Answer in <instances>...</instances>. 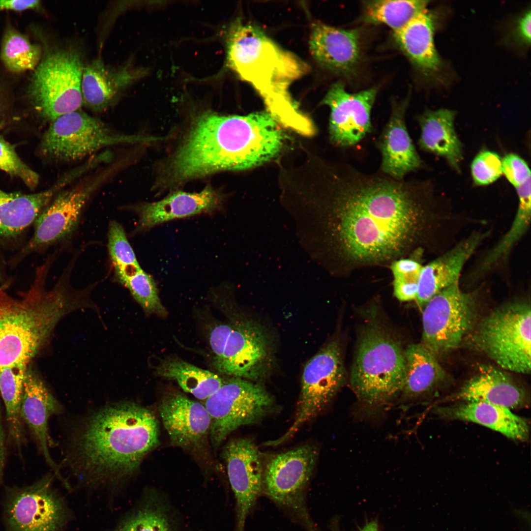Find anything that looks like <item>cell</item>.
<instances>
[{
	"label": "cell",
	"instance_id": "cell-1",
	"mask_svg": "<svg viewBox=\"0 0 531 531\" xmlns=\"http://www.w3.org/2000/svg\"><path fill=\"white\" fill-rule=\"evenodd\" d=\"M324 169L322 236L334 272L391 264L418 249L428 225L425 184L347 164Z\"/></svg>",
	"mask_w": 531,
	"mask_h": 531
},
{
	"label": "cell",
	"instance_id": "cell-2",
	"mask_svg": "<svg viewBox=\"0 0 531 531\" xmlns=\"http://www.w3.org/2000/svg\"><path fill=\"white\" fill-rule=\"evenodd\" d=\"M280 124L266 111L245 116L205 112L194 121L166 168V180L180 183L222 171L260 165L281 150Z\"/></svg>",
	"mask_w": 531,
	"mask_h": 531
},
{
	"label": "cell",
	"instance_id": "cell-3",
	"mask_svg": "<svg viewBox=\"0 0 531 531\" xmlns=\"http://www.w3.org/2000/svg\"><path fill=\"white\" fill-rule=\"evenodd\" d=\"M154 414L132 402L108 405L88 417L70 442V463L80 477L116 483L139 468L159 443Z\"/></svg>",
	"mask_w": 531,
	"mask_h": 531
},
{
	"label": "cell",
	"instance_id": "cell-4",
	"mask_svg": "<svg viewBox=\"0 0 531 531\" xmlns=\"http://www.w3.org/2000/svg\"><path fill=\"white\" fill-rule=\"evenodd\" d=\"M227 44L229 66L256 90L266 111L280 124L304 136L313 135L312 122L290 91L291 84L308 72L307 64L250 24L233 26Z\"/></svg>",
	"mask_w": 531,
	"mask_h": 531
},
{
	"label": "cell",
	"instance_id": "cell-5",
	"mask_svg": "<svg viewBox=\"0 0 531 531\" xmlns=\"http://www.w3.org/2000/svg\"><path fill=\"white\" fill-rule=\"evenodd\" d=\"M49 267L46 263L38 268L31 286L19 298L0 287V370L28 366L60 319L88 303L85 291L71 287L67 274L47 289Z\"/></svg>",
	"mask_w": 531,
	"mask_h": 531
},
{
	"label": "cell",
	"instance_id": "cell-6",
	"mask_svg": "<svg viewBox=\"0 0 531 531\" xmlns=\"http://www.w3.org/2000/svg\"><path fill=\"white\" fill-rule=\"evenodd\" d=\"M361 330L351 372V386L366 403H387L403 389L406 369L404 351L400 342L378 323L368 322Z\"/></svg>",
	"mask_w": 531,
	"mask_h": 531
},
{
	"label": "cell",
	"instance_id": "cell-7",
	"mask_svg": "<svg viewBox=\"0 0 531 531\" xmlns=\"http://www.w3.org/2000/svg\"><path fill=\"white\" fill-rule=\"evenodd\" d=\"M531 312L530 304L523 301L499 307L481 321L472 342L502 368L530 373Z\"/></svg>",
	"mask_w": 531,
	"mask_h": 531
},
{
	"label": "cell",
	"instance_id": "cell-8",
	"mask_svg": "<svg viewBox=\"0 0 531 531\" xmlns=\"http://www.w3.org/2000/svg\"><path fill=\"white\" fill-rule=\"evenodd\" d=\"M84 67L82 55L72 48L50 52L39 62L31 77L29 93L42 118L52 122L81 109Z\"/></svg>",
	"mask_w": 531,
	"mask_h": 531
},
{
	"label": "cell",
	"instance_id": "cell-9",
	"mask_svg": "<svg viewBox=\"0 0 531 531\" xmlns=\"http://www.w3.org/2000/svg\"><path fill=\"white\" fill-rule=\"evenodd\" d=\"M153 139L117 132L101 120L80 109L51 122L43 137L40 149L47 157L68 162L90 157L107 147Z\"/></svg>",
	"mask_w": 531,
	"mask_h": 531
},
{
	"label": "cell",
	"instance_id": "cell-10",
	"mask_svg": "<svg viewBox=\"0 0 531 531\" xmlns=\"http://www.w3.org/2000/svg\"><path fill=\"white\" fill-rule=\"evenodd\" d=\"M318 454L315 445H302L271 456L264 468L263 493L307 531H319L306 500Z\"/></svg>",
	"mask_w": 531,
	"mask_h": 531
},
{
	"label": "cell",
	"instance_id": "cell-11",
	"mask_svg": "<svg viewBox=\"0 0 531 531\" xmlns=\"http://www.w3.org/2000/svg\"><path fill=\"white\" fill-rule=\"evenodd\" d=\"M204 405L210 417L209 437L215 450L234 431L259 422L276 407L274 397L264 386L236 377L223 380Z\"/></svg>",
	"mask_w": 531,
	"mask_h": 531
},
{
	"label": "cell",
	"instance_id": "cell-12",
	"mask_svg": "<svg viewBox=\"0 0 531 531\" xmlns=\"http://www.w3.org/2000/svg\"><path fill=\"white\" fill-rule=\"evenodd\" d=\"M345 373L339 342L333 340L307 362L293 422L288 430L267 446L279 445L291 439L306 423L321 413L342 387Z\"/></svg>",
	"mask_w": 531,
	"mask_h": 531
},
{
	"label": "cell",
	"instance_id": "cell-13",
	"mask_svg": "<svg viewBox=\"0 0 531 531\" xmlns=\"http://www.w3.org/2000/svg\"><path fill=\"white\" fill-rule=\"evenodd\" d=\"M473 296L462 291L459 281L443 289L425 305L421 344L437 358L456 349L473 326Z\"/></svg>",
	"mask_w": 531,
	"mask_h": 531
},
{
	"label": "cell",
	"instance_id": "cell-14",
	"mask_svg": "<svg viewBox=\"0 0 531 531\" xmlns=\"http://www.w3.org/2000/svg\"><path fill=\"white\" fill-rule=\"evenodd\" d=\"M110 167L74 187L59 192L34 223L32 236L13 259L16 265L27 256L63 239L75 230L90 197L113 173Z\"/></svg>",
	"mask_w": 531,
	"mask_h": 531
},
{
	"label": "cell",
	"instance_id": "cell-15",
	"mask_svg": "<svg viewBox=\"0 0 531 531\" xmlns=\"http://www.w3.org/2000/svg\"><path fill=\"white\" fill-rule=\"evenodd\" d=\"M46 476L24 487L8 488L3 502L6 531H59L65 518L62 502Z\"/></svg>",
	"mask_w": 531,
	"mask_h": 531
},
{
	"label": "cell",
	"instance_id": "cell-16",
	"mask_svg": "<svg viewBox=\"0 0 531 531\" xmlns=\"http://www.w3.org/2000/svg\"><path fill=\"white\" fill-rule=\"evenodd\" d=\"M271 346L267 332L259 324L247 319L232 323L222 358L214 366L231 377L259 380L271 368Z\"/></svg>",
	"mask_w": 531,
	"mask_h": 531
},
{
	"label": "cell",
	"instance_id": "cell-17",
	"mask_svg": "<svg viewBox=\"0 0 531 531\" xmlns=\"http://www.w3.org/2000/svg\"><path fill=\"white\" fill-rule=\"evenodd\" d=\"M222 456L236 500L235 531H244L247 517L263 493L264 465L262 456L254 441L245 437L228 442Z\"/></svg>",
	"mask_w": 531,
	"mask_h": 531
},
{
	"label": "cell",
	"instance_id": "cell-18",
	"mask_svg": "<svg viewBox=\"0 0 531 531\" xmlns=\"http://www.w3.org/2000/svg\"><path fill=\"white\" fill-rule=\"evenodd\" d=\"M378 89L372 87L350 93L340 82L333 84L322 104L329 107L330 138L342 147L354 146L372 130L371 111Z\"/></svg>",
	"mask_w": 531,
	"mask_h": 531
},
{
	"label": "cell",
	"instance_id": "cell-19",
	"mask_svg": "<svg viewBox=\"0 0 531 531\" xmlns=\"http://www.w3.org/2000/svg\"><path fill=\"white\" fill-rule=\"evenodd\" d=\"M223 201L222 194L210 185L197 192H173L160 201L132 207L138 216L132 233L144 232L173 220L214 212L222 208Z\"/></svg>",
	"mask_w": 531,
	"mask_h": 531
},
{
	"label": "cell",
	"instance_id": "cell-20",
	"mask_svg": "<svg viewBox=\"0 0 531 531\" xmlns=\"http://www.w3.org/2000/svg\"><path fill=\"white\" fill-rule=\"evenodd\" d=\"M159 411L163 426L175 446L196 449L209 435L210 419L205 405L179 392L166 394Z\"/></svg>",
	"mask_w": 531,
	"mask_h": 531
},
{
	"label": "cell",
	"instance_id": "cell-21",
	"mask_svg": "<svg viewBox=\"0 0 531 531\" xmlns=\"http://www.w3.org/2000/svg\"><path fill=\"white\" fill-rule=\"evenodd\" d=\"M359 31L317 22L309 40L311 54L323 68L348 75L354 71L360 56Z\"/></svg>",
	"mask_w": 531,
	"mask_h": 531
},
{
	"label": "cell",
	"instance_id": "cell-22",
	"mask_svg": "<svg viewBox=\"0 0 531 531\" xmlns=\"http://www.w3.org/2000/svg\"><path fill=\"white\" fill-rule=\"evenodd\" d=\"M75 178L68 172L50 188L30 194L0 189V241H11L22 235L56 195Z\"/></svg>",
	"mask_w": 531,
	"mask_h": 531
},
{
	"label": "cell",
	"instance_id": "cell-23",
	"mask_svg": "<svg viewBox=\"0 0 531 531\" xmlns=\"http://www.w3.org/2000/svg\"><path fill=\"white\" fill-rule=\"evenodd\" d=\"M408 104V100L393 103L390 118L378 141L382 172L398 180L403 179L407 174L421 165L406 125Z\"/></svg>",
	"mask_w": 531,
	"mask_h": 531
},
{
	"label": "cell",
	"instance_id": "cell-24",
	"mask_svg": "<svg viewBox=\"0 0 531 531\" xmlns=\"http://www.w3.org/2000/svg\"><path fill=\"white\" fill-rule=\"evenodd\" d=\"M451 400L482 401L509 409L529 405L524 388L503 371L490 365H480L476 374L449 397Z\"/></svg>",
	"mask_w": 531,
	"mask_h": 531
},
{
	"label": "cell",
	"instance_id": "cell-25",
	"mask_svg": "<svg viewBox=\"0 0 531 531\" xmlns=\"http://www.w3.org/2000/svg\"><path fill=\"white\" fill-rule=\"evenodd\" d=\"M142 72L126 64L114 67L99 59L91 61L84 65L82 77L83 105L96 112L107 110Z\"/></svg>",
	"mask_w": 531,
	"mask_h": 531
},
{
	"label": "cell",
	"instance_id": "cell-26",
	"mask_svg": "<svg viewBox=\"0 0 531 531\" xmlns=\"http://www.w3.org/2000/svg\"><path fill=\"white\" fill-rule=\"evenodd\" d=\"M60 407L43 381L31 370L27 371L20 404V416L35 437L48 464L61 478L57 465L50 456L48 421L59 413Z\"/></svg>",
	"mask_w": 531,
	"mask_h": 531
},
{
	"label": "cell",
	"instance_id": "cell-27",
	"mask_svg": "<svg viewBox=\"0 0 531 531\" xmlns=\"http://www.w3.org/2000/svg\"><path fill=\"white\" fill-rule=\"evenodd\" d=\"M488 233H473L422 267L416 300L422 306L436 294L458 282L462 268Z\"/></svg>",
	"mask_w": 531,
	"mask_h": 531
},
{
	"label": "cell",
	"instance_id": "cell-28",
	"mask_svg": "<svg viewBox=\"0 0 531 531\" xmlns=\"http://www.w3.org/2000/svg\"><path fill=\"white\" fill-rule=\"evenodd\" d=\"M435 413L440 417L473 422L502 433L515 441H526L529 426L525 418L510 409L482 401H462L439 407Z\"/></svg>",
	"mask_w": 531,
	"mask_h": 531
},
{
	"label": "cell",
	"instance_id": "cell-29",
	"mask_svg": "<svg viewBox=\"0 0 531 531\" xmlns=\"http://www.w3.org/2000/svg\"><path fill=\"white\" fill-rule=\"evenodd\" d=\"M436 17L425 9L399 30L393 32L395 43L410 61L429 75L439 72L442 66L435 48L434 33Z\"/></svg>",
	"mask_w": 531,
	"mask_h": 531
},
{
	"label": "cell",
	"instance_id": "cell-30",
	"mask_svg": "<svg viewBox=\"0 0 531 531\" xmlns=\"http://www.w3.org/2000/svg\"><path fill=\"white\" fill-rule=\"evenodd\" d=\"M454 111H427L418 118L421 127L420 147L444 158L456 170L463 158L462 146L454 127Z\"/></svg>",
	"mask_w": 531,
	"mask_h": 531
},
{
	"label": "cell",
	"instance_id": "cell-31",
	"mask_svg": "<svg viewBox=\"0 0 531 531\" xmlns=\"http://www.w3.org/2000/svg\"><path fill=\"white\" fill-rule=\"evenodd\" d=\"M406 369L401 394L411 400L427 395L441 385L446 374L437 358L421 343L409 345L404 351Z\"/></svg>",
	"mask_w": 531,
	"mask_h": 531
},
{
	"label": "cell",
	"instance_id": "cell-32",
	"mask_svg": "<svg viewBox=\"0 0 531 531\" xmlns=\"http://www.w3.org/2000/svg\"><path fill=\"white\" fill-rule=\"evenodd\" d=\"M155 373L176 381L185 392L201 400L212 395L223 382L217 375L175 357L161 360L155 367Z\"/></svg>",
	"mask_w": 531,
	"mask_h": 531
},
{
	"label": "cell",
	"instance_id": "cell-33",
	"mask_svg": "<svg viewBox=\"0 0 531 531\" xmlns=\"http://www.w3.org/2000/svg\"><path fill=\"white\" fill-rule=\"evenodd\" d=\"M427 0H368L363 3L362 20L382 24L396 32L427 9Z\"/></svg>",
	"mask_w": 531,
	"mask_h": 531
},
{
	"label": "cell",
	"instance_id": "cell-34",
	"mask_svg": "<svg viewBox=\"0 0 531 531\" xmlns=\"http://www.w3.org/2000/svg\"><path fill=\"white\" fill-rule=\"evenodd\" d=\"M515 189L519 198V204L512 225L507 232L485 257L480 264L479 272L487 271L501 260L506 257L530 226L531 214V178Z\"/></svg>",
	"mask_w": 531,
	"mask_h": 531
},
{
	"label": "cell",
	"instance_id": "cell-35",
	"mask_svg": "<svg viewBox=\"0 0 531 531\" xmlns=\"http://www.w3.org/2000/svg\"><path fill=\"white\" fill-rule=\"evenodd\" d=\"M28 368V365H14L0 370V396L4 404L9 434L18 445L23 439L20 404Z\"/></svg>",
	"mask_w": 531,
	"mask_h": 531
},
{
	"label": "cell",
	"instance_id": "cell-36",
	"mask_svg": "<svg viewBox=\"0 0 531 531\" xmlns=\"http://www.w3.org/2000/svg\"><path fill=\"white\" fill-rule=\"evenodd\" d=\"M41 56V49L38 45L32 44L15 29H6L1 43L0 59L8 70L15 73L35 70Z\"/></svg>",
	"mask_w": 531,
	"mask_h": 531
},
{
	"label": "cell",
	"instance_id": "cell-37",
	"mask_svg": "<svg viewBox=\"0 0 531 531\" xmlns=\"http://www.w3.org/2000/svg\"><path fill=\"white\" fill-rule=\"evenodd\" d=\"M108 236L109 252L119 282L142 270L121 224L111 221Z\"/></svg>",
	"mask_w": 531,
	"mask_h": 531
},
{
	"label": "cell",
	"instance_id": "cell-38",
	"mask_svg": "<svg viewBox=\"0 0 531 531\" xmlns=\"http://www.w3.org/2000/svg\"><path fill=\"white\" fill-rule=\"evenodd\" d=\"M135 300L147 313L160 316L166 312L160 299L156 282L143 269L121 281Z\"/></svg>",
	"mask_w": 531,
	"mask_h": 531
},
{
	"label": "cell",
	"instance_id": "cell-39",
	"mask_svg": "<svg viewBox=\"0 0 531 531\" xmlns=\"http://www.w3.org/2000/svg\"><path fill=\"white\" fill-rule=\"evenodd\" d=\"M422 267L416 260L409 258H401L391 263L394 295L398 300L416 299Z\"/></svg>",
	"mask_w": 531,
	"mask_h": 531
},
{
	"label": "cell",
	"instance_id": "cell-40",
	"mask_svg": "<svg viewBox=\"0 0 531 531\" xmlns=\"http://www.w3.org/2000/svg\"><path fill=\"white\" fill-rule=\"evenodd\" d=\"M115 531H173L161 506L148 502L128 516Z\"/></svg>",
	"mask_w": 531,
	"mask_h": 531
},
{
	"label": "cell",
	"instance_id": "cell-41",
	"mask_svg": "<svg viewBox=\"0 0 531 531\" xmlns=\"http://www.w3.org/2000/svg\"><path fill=\"white\" fill-rule=\"evenodd\" d=\"M0 169L18 177L30 188H34L39 182L38 174L19 158L15 147L0 135Z\"/></svg>",
	"mask_w": 531,
	"mask_h": 531
},
{
	"label": "cell",
	"instance_id": "cell-42",
	"mask_svg": "<svg viewBox=\"0 0 531 531\" xmlns=\"http://www.w3.org/2000/svg\"><path fill=\"white\" fill-rule=\"evenodd\" d=\"M472 179L477 185H486L502 175V159L497 153L483 150L473 159L471 166Z\"/></svg>",
	"mask_w": 531,
	"mask_h": 531
},
{
	"label": "cell",
	"instance_id": "cell-43",
	"mask_svg": "<svg viewBox=\"0 0 531 531\" xmlns=\"http://www.w3.org/2000/svg\"><path fill=\"white\" fill-rule=\"evenodd\" d=\"M502 171L508 181L515 188L531 177V171L526 161L514 153L506 154L502 159Z\"/></svg>",
	"mask_w": 531,
	"mask_h": 531
},
{
	"label": "cell",
	"instance_id": "cell-44",
	"mask_svg": "<svg viewBox=\"0 0 531 531\" xmlns=\"http://www.w3.org/2000/svg\"><path fill=\"white\" fill-rule=\"evenodd\" d=\"M232 328V323L220 324L211 330L209 341L213 354V365L220 361L229 336Z\"/></svg>",
	"mask_w": 531,
	"mask_h": 531
},
{
	"label": "cell",
	"instance_id": "cell-45",
	"mask_svg": "<svg viewBox=\"0 0 531 531\" xmlns=\"http://www.w3.org/2000/svg\"><path fill=\"white\" fill-rule=\"evenodd\" d=\"M531 17L529 9L518 20L514 31L515 38L526 45L531 44Z\"/></svg>",
	"mask_w": 531,
	"mask_h": 531
},
{
	"label": "cell",
	"instance_id": "cell-46",
	"mask_svg": "<svg viewBox=\"0 0 531 531\" xmlns=\"http://www.w3.org/2000/svg\"><path fill=\"white\" fill-rule=\"evenodd\" d=\"M39 0H0V11L9 10L22 11L39 7Z\"/></svg>",
	"mask_w": 531,
	"mask_h": 531
},
{
	"label": "cell",
	"instance_id": "cell-47",
	"mask_svg": "<svg viewBox=\"0 0 531 531\" xmlns=\"http://www.w3.org/2000/svg\"><path fill=\"white\" fill-rule=\"evenodd\" d=\"M360 531H379V526L377 521L372 520L366 523Z\"/></svg>",
	"mask_w": 531,
	"mask_h": 531
},
{
	"label": "cell",
	"instance_id": "cell-48",
	"mask_svg": "<svg viewBox=\"0 0 531 531\" xmlns=\"http://www.w3.org/2000/svg\"><path fill=\"white\" fill-rule=\"evenodd\" d=\"M331 531H341L339 528L338 522L334 521L331 525Z\"/></svg>",
	"mask_w": 531,
	"mask_h": 531
}]
</instances>
